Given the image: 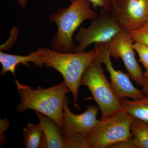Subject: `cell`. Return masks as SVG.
Masks as SVG:
<instances>
[{
    "instance_id": "4",
    "label": "cell",
    "mask_w": 148,
    "mask_h": 148,
    "mask_svg": "<svg viewBox=\"0 0 148 148\" xmlns=\"http://www.w3.org/2000/svg\"><path fill=\"white\" fill-rule=\"evenodd\" d=\"M102 64L98 53L85 71L80 85L87 86L90 90L101 111V119H104L123 110L105 75Z\"/></svg>"
},
{
    "instance_id": "20",
    "label": "cell",
    "mask_w": 148,
    "mask_h": 148,
    "mask_svg": "<svg viewBox=\"0 0 148 148\" xmlns=\"http://www.w3.org/2000/svg\"><path fill=\"white\" fill-rule=\"evenodd\" d=\"M109 148H135L133 142L132 138L125 141H122L111 146Z\"/></svg>"
},
{
    "instance_id": "10",
    "label": "cell",
    "mask_w": 148,
    "mask_h": 148,
    "mask_svg": "<svg viewBox=\"0 0 148 148\" xmlns=\"http://www.w3.org/2000/svg\"><path fill=\"white\" fill-rule=\"evenodd\" d=\"M113 12L123 30H138L148 23V0H122Z\"/></svg>"
},
{
    "instance_id": "13",
    "label": "cell",
    "mask_w": 148,
    "mask_h": 148,
    "mask_svg": "<svg viewBox=\"0 0 148 148\" xmlns=\"http://www.w3.org/2000/svg\"><path fill=\"white\" fill-rule=\"evenodd\" d=\"M123 110L133 117L141 120L148 124V96L141 100H120Z\"/></svg>"
},
{
    "instance_id": "7",
    "label": "cell",
    "mask_w": 148,
    "mask_h": 148,
    "mask_svg": "<svg viewBox=\"0 0 148 148\" xmlns=\"http://www.w3.org/2000/svg\"><path fill=\"white\" fill-rule=\"evenodd\" d=\"M134 43L129 32L123 30L106 43V45L111 56L116 59L121 58L132 79L142 86L145 77L135 57Z\"/></svg>"
},
{
    "instance_id": "21",
    "label": "cell",
    "mask_w": 148,
    "mask_h": 148,
    "mask_svg": "<svg viewBox=\"0 0 148 148\" xmlns=\"http://www.w3.org/2000/svg\"><path fill=\"white\" fill-rule=\"evenodd\" d=\"M142 86L143 87V92L147 96H148V78H145Z\"/></svg>"
},
{
    "instance_id": "23",
    "label": "cell",
    "mask_w": 148,
    "mask_h": 148,
    "mask_svg": "<svg viewBox=\"0 0 148 148\" xmlns=\"http://www.w3.org/2000/svg\"><path fill=\"white\" fill-rule=\"evenodd\" d=\"M28 0H17V2L22 8H24L27 5Z\"/></svg>"
},
{
    "instance_id": "14",
    "label": "cell",
    "mask_w": 148,
    "mask_h": 148,
    "mask_svg": "<svg viewBox=\"0 0 148 148\" xmlns=\"http://www.w3.org/2000/svg\"><path fill=\"white\" fill-rule=\"evenodd\" d=\"M130 128L135 148H148V124L141 120L133 118Z\"/></svg>"
},
{
    "instance_id": "16",
    "label": "cell",
    "mask_w": 148,
    "mask_h": 148,
    "mask_svg": "<svg viewBox=\"0 0 148 148\" xmlns=\"http://www.w3.org/2000/svg\"><path fill=\"white\" fill-rule=\"evenodd\" d=\"M134 48L138 53L139 58V61L144 66L145 71L144 73V77L145 78H148V47L139 42H135Z\"/></svg>"
},
{
    "instance_id": "1",
    "label": "cell",
    "mask_w": 148,
    "mask_h": 148,
    "mask_svg": "<svg viewBox=\"0 0 148 148\" xmlns=\"http://www.w3.org/2000/svg\"><path fill=\"white\" fill-rule=\"evenodd\" d=\"M71 3L68 7L59 8L49 16V21L55 23L57 27L51 40V47L59 53H74V33L83 22L92 20L98 15L90 8L91 3L88 0H74Z\"/></svg>"
},
{
    "instance_id": "19",
    "label": "cell",
    "mask_w": 148,
    "mask_h": 148,
    "mask_svg": "<svg viewBox=\"0 0 148 148\" xmlns=\"http://www.w3.org/2000/svg\"><path fill=\"white\" fill-rule=\"evenodd\" d=\"M71 2L74 0H69ZM92 5L94 8H102V9L110 11L111 9H113V2L112 0H88Z\"/></svg>"
},
{
    "instance_id": "17",
    "label": "cell",
    "mask_w": 148,
    "mask_h": 148,
    "mask_svg": "<svg viewBox=\"0 0 148 148\" xmlns=\"http://www.w3.org/2000/svg\"><path fill=\"white\" fill-rule=\"evenodd\" d=\"M129 33L134 42L141 43L148 47V23L140 29Z\"/></svg>"
},
{
    "instance_id": "6",
    "label": "cell",
    "mask_w": 148,
    "mask_h": 148,
    "mask_svg": "<svg viewBox=\"0 0 148 148\" xmlns=\"http://www.w3.org/2000/svg\"><path fill=\"white\" fill-rule=\"evenodd\" d=\"M103 11L92 20L90 26L82 27L75 36V40L79 42L75 52L85 51L92 43H107L123 30L114 12L103 9Z\"/></svg>"
},
{
    "instance_id": "9",
    "label": "cell",
    "mask_w": 148,
    "mask_h": 148,
    "mask_svg": "<svg viewBox=\"0 0 148 148\" xmlns=\"http://www.w3.org/2000/svg\"><path fill=\"white\" fill-rule=\"evenodd\" d=\"M69 97L66 96L63 106V134L68 136L80 135L86 139L98 123L100 108L90 106L84 112L76 114L69 109Z\"/></svg>"
},
{
    "instance_id": "22",
    "label": "cell",
    "mask_w": 148,
    "mask_h": 148,
    "mask_svg": "<svg viewBox=\"0 0 148 148\" xmlns=\"http://www.w3.org/2000/svg\"><path fill=\"white\" fill-rule=\"evenodd\" d=\"M113 2V10H115L121 2L122 0H112Z\"/></svg>"
},
{
    "instance_id": "12",
    "label": "cell",
    "mask_w": 148,
    "mask_h": 148,
    "mask_svg": "<svg viewBox=\"0 0 148 148\" xmlns=\"http://www.w3.org/2000/svg\"><path fill=\"white\" fill-rule=\"evenodd\" d=\"M36 113L44 136L41 148H66L63 130L49 117L39 112Z\"/></svg>"
},
{
    "instance_id": "18",
    "label": "cell",
    "mask_w": 148,
    "mask_h": 148,
    "mask_svg": "<svg viewBox=\"0 0 148 148\" xmlns=\"http://www.w3.org/2000/svg\"><path fill=\"white\" fill-rule=\"evenodd\" d=\"M18 34V30L16 26H14L11 30L9 39L5 43L1 46V51H7L12 47L15 42Z\"/></svg>"
},
{
    "instance_id": "8",
    "label": "cell",
    "mask_w": 148,
    "mask_h": 148,
    "mask_svg": "<svg viewBox=\"0 0 148 148\" xmlns=\"http://www.w3.org/2000/svg\"><path fill=\"white\" fill-rule=\"evenodd\" d=\"M95 45V47L98 50L100 60L106 66V70L110 73L111 87L117 98L119 100L127 98L139 100L145 98L146 95L143 90H139L132 84L129 74L114 69L106 43H96Z\"/></svg>"
},
{
    "instance_id": "11",
    "label": "cell",
    "mask_w": 148,
    "mask_h": 148,
    "mask_svg": "<svg viewBox=\"0 0 148 148\" xmlns=\"http://www.w3.org/2000/svg\"><path fill=\"white\" fill-rule=\"evenodd\" d=\"M30 62L34 63L37 68H42L44 66L38 49L36 51H32L29 55L26 56L9 54L1 51L0 63L2 67L1 75L3 76L8 72H11L15 77V70L17 65L22 64L27 68H30Z\"/></svg>"
},
{
    "instance_id": "3",
    "label": "cell",
    "mask_w": 148,
    "mask_h": 148,
    "mask_svg": "<svg viewBox=\"0 0 148 148\" xmlns=\"http://www.w3.org/2000/svg\"><path fill=\"white\" fill-rule=\"evenodd\" d=\"M44 65L55 69L62 75L72 92L73 101H78L79 88L85 71L98 54L96 47L88 51L59 53L44 47L38 48Z\"/></svg>"
},
{
    "instance_id": "5",
    "label": "cell",
    "mask_w": 148,
    "mask_h": 148,
    "mask_svg": "<svg viewBox=\"0 0 148 148\" xmlns=\"http://www.w3.org/2000/svg\"><path fill=\"white\" fill-rule=\"evenodd\" d=\"M133 118L122 111L104 119H100L86 138L88 147L109 148L132 138L130 127Z\"/></svg>"
},
{
    "instance_id": "15",
    "label": "cell",
    "mask_w": 148,
    "mask_h": 148,
    "mask_svg": "<svg viewBox=\"0 0 148 148\" xmlns=\"http://www.w3.org/2000/svg\"><path fill=\"white\" fill-rule=\"evenodd\" d=\"M24 145L27 148H41L44 132L39 123H29L23 129Z\"/></svg>"
},
{
    "instance_id": "2",
    "label": "cell",
    "mask_w": 148,
    "mask_h": 148,
    "mask_svg": "<svg viewBox=\"0 0 148 148\" xmlns=\"http://www.w3.org/2000/svg\"><path fill=\"white\" fill-rule=\"evenodd\" d=\"M15 83L21 101L16 109L24 113L27 109L39 112L52 119L63 130V106L66 93L71 92L64 81L55 86L44 88H34L20 83Z\"/></svg>"
}]
</instances>
